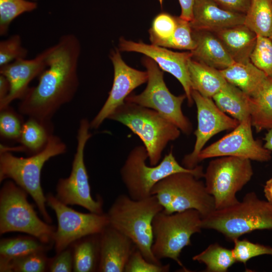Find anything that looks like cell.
<instances>
[{"label": "cell", "instance_id": "cell-1", "mask_svg": "<svg viewBox=\"0 0 272 272\" xmlns=\"http://www.w3.org/2000/svg\"><path fill=\"white\" fill-rule=\"evenodd\" d=\"M80 53L79 39L71 33L62 35L49 47L47 67L39 76L37 85L29 87L20 99L18 112L28 117L51 121L57 111L73 99L78 89Z\"/></svg>", "mask_w": 272, "mask_h": 272}, {"label": "cell", "instance_id": "cell-2", "mask_svg": "<svg viewBox=\"0 0 272 272\" xmlns=\"http://www.w3.org/2000/svg\"><path fill=\"white\" fill-rule=\"evenodd\" d=\"M163 210L155 195L135 200L120 194L106 214L110 226L129 238L147 260L160 264L161 261L152 251V223L155 216Z\"/></svg>", "mask_w": 272, "mask_h": 272}, {"label": "cell", "instance_id": "cell-3", "mask_svg": "<svg viewBox=\"0 0 272 272\" xmlns=\"http://www.w3.org/2000/svg\"><path fill=\"white\" fill-rule=\"evenodd\" d=\"M66 149L65 143L52 134L43 150L26 158L16 157L9 151H0V182L11 179L26 191L49 224L52 219L46 210V197L41 187V170L48 160L65 153Z\"/></svg>", "mask_w": 272, "mask_h": 272}, {"label": "cell", "instance_id": "cell-4", "mask_svg": "<svg viewBox=\"0 0 272 272\" xmlns=\"http://www.w3.org/2000/svg\"><path fill=\"white\" fill-rule=\"evenodd\" d=\"M129 128L146 148L151 166L159 164L167 145L177 139L181 130L157 111L124 102L108 117Z\"/></svg>", "mask_w": 272, "mask_h": 272}, {"label": "cell", "instance_id": "cell-5", "mask_svg": "<svg viewBox=\"0 0 272 272\" xmlns=\"http://www.w3.org/2000/svg\"><path fill=\"white\" fill-rule=\"evenodd\" d=\"M202 228L216 230L233 242L253 231L272 230V203L248 192L241 201L202 218Z\"/></svg>", "mask_w": 272, "mask_h": 272}, {"label": "cell", "instance_id": "cell-6", "mask_svg": "<svg viewBox=\"0 0 272 272\" xmlns=\"http://www.w3.org/2000/svg\"><path fill=\"white\" fill-rule=\"evenodd\" d=\"M148 158L145 146H136L129 152L120 169L121 178L128 195L133 199H142L151 196V190L157 183L175 173L186 172L199 179L203 177L201 166L189 169L181 165L175 159L172 149L155 166L147 165Z\"/></svg>", "mask_w": 272, "mask_h": 272}, {"label": "cell", "instance_id": "cell-7", "mask_svg": "<svg viewBox=\"0 0 272 272\" xmlns=\"http://www.w3.org/2000/svg\"><path fill=\"white\" fill-rule=\"evenodd\" d=\"M27 195L13 181L5 182L0 191V234L22 232L52 245L56 228L39 218Z\"/></svg>", "mask_w": 272, "mask_h": 272}, {"label": "cell", "instance_id": "cell-8", "mask_svg": "<svg viewBox=\"0 0 272 272\" xmlns=\"http://www.w3.org/2000/svg\"><path fill=\"white\" fill-rule=\"evenodd\" d=\"M202 217L196 210L190 209L172 214L163 210L154 218L152 223L154 241L152 251L160 260L170 258L188 271L180 260L182 249L191 245L192 235L199 233Z\"/></svg>", "mask_w": 272, "mask_h": 272}, {"label": "cell", "instance_id": "cell-9", "mask_svg": "<svg viewBox=\"0 0 272 272\" xmlns=\"http://www.w3.org/2000/svg\"><path fill=\"white\" fill-rule=\"evenodd\" d=\"M151 193L156 195L167 214L193 209L203 218L216 210L214 197L205 182L190 173H175L163 178L154 185Z\"/></svg>", "mask_w": 272, "mask_h": 272}, {"label": "cell", "instance_id": "cell-10", "mask_svg": "<svg viewBox=\"0 0 272 272\" xmlns=\"http://www.w3.org/2000/svg\"><path fill=\"white\" fill-rule=\"evenodd\" d=\"M143 63L148 75L146 89L140 94H130L125 102L135 103L152 109L176 125L186 134L192 129V124L182 111L181 106L186 95L172 94L164 80L163 72L151 58L146 56Z\"/></svg>", "mask_w": 272, "mask_h": 272}, {"label": "cell", "instance_id": "cell-11", "mask_svg": "<svg viewBox=\"0 0 272 272\" xmlns=\"http://www.w3.org/2000/svg\"><path fill=\"white\" fill-rule=\"evenodd\" d=\"M253 174L249 159L224 156L211 161L203 177L206 189L214 197L216 210L238 203L236 193L250 180Z\"/></svg>", "mask_w": 272, "mask_h": 272}, {"label": "cell", "instance_id": "cell-12", "mask_svg": "<svg viewBox=\"0 0 272 272\" xmlns=\"http://www.w3.org/2000/svg\"><path fill=\"white\" fill-rule=\"evenodd\" d=\"M90 122L86 118L81 120L77 133V146L69 176L60 178L56 188V197L68 205L82 207L89 212L103 213V201L99 196L94 199L91 195L89 176L84 161V150L88 140Z\"/></svg>", "mask_w": 272, "mask_h": 272}, {"label": "cell", "instance_id": "cell-13", "mask_svg": "<svg viewBox=\"0 0 272 272\" xmlns=\"http://www.w3.org/2000/svg\"><path fill=\"white\" fill-rule=\"evenodd\" d=\"M46 197V205L54 211L57 220L53 237L56 253L84 237L101 233L109 224L106 213H81L62 203L52 194Z\"/></svg>", "mask_w": 272, "mask_h": 272}, {"label": "cell", "instance_id": "cell-14", "mask_svg": "<svg viewBox=\"0 0 272 272\" xmlns=\"http://www.w3.org/2000/svg\"><path fill=\"white\" fill-rule=\"evenodd\" d=\"M250 116L240 122L230 133L203 148L198 156L203 160L224 156H233L258 162L271 159V151L266 149L253 136Z\"/></svg>", "mask_w": 272, "mask_h": 272}, {"label": "cell", "instance_id": "cell-15", "mask_svg": "<svg viewBox=\"0 0 272 272\" xmlns=\"http://www.w3.org/2000/svg\"><path fill=\"white\" fill-rule=\"evenodd\" d=\"M191 96L197 109V127L194 131L196 140L193 150L182 160L183 166L189 169L198 165V155L212 137L221 131L233 129L240 123L221 110L212 98L193 90Z\"/></svg>", "mask_w": 272, "mask_h": 272}, {"label": "cell", "instance_id": "cell-16", "mask_svg": "<svg viewBox=\"0 0 272 272\" xmlns=\"http://www.w3.org/2000/svg\"><path fill=\"white\" fill-rule=\"evenodd\" d=\"M110 58L114 69L112 86L104 105L90 122L91 129L98 128L124 103L134 89L147 82L148 79L147 71H139L128 65L122 59L118 49L111 51Z\"/></svg>", "mask_w": 272, "mask_h": 272}, {"label": "cell", "instance_id": "cell-17", "mask_svg": "<svg viewBox=\"0 0 272 272\" xmlns=\"http://www.w3.org/2000/svg\"><path fill=\"white\" fill-rule=\"evenodd\" d=\"M119 50L142 53L152 59L163 71L173 75L182 85L188 104L194 103L188 71V62L192 57L190 51L183 52L170 50L167 48L143 42L119 39Z\"/></svg>", "mask_w": 272, "mask_h": 272}, {"label": "cell", "instance_id": "cell-18", "mask_svg": "<svg viewBox=\"0 0 272 272\" xmlns=\"http://www.w3.org/2000/svg\"><path fill=\"white\" fill-rule=\"evenodd\" d=\"M49 47L34 58H21L0 67V74L8 80L10 90L8 96L0 102V110L10 105L16 99H21L28 89L29 84L47 67Z\"/></svg>", "mask_w": 272, "mask_h": 272}, {"label": "cell", "instance_id": "cell-19", "mask_svg": "<svg viewBox=\"0 0 272 272\" xmlns=\"http://www.w3.org/2000/svg\"><path fill=\"white\" fill-rule=\"evenodd\" d=\"M99 244L98 271L124 272L130 256L137 248L133 242L109 225L99 234Z\"/></svg>", "mask_w": 272, "mask_h": 272}, {"label": "cell", "instance_id": "cell-20", "mask_svg": "<svg viewBox=\"0 0 272 272\" xmlns=\"http://www.w3.org/2000/svg\"><path fill=\"white\" fill-rule=\"evenodd\" d=\"M245 18V14L223 9L212 0H196L189 22L193 30L215 32L244 24Z\"/></svg>", "mask_w": 272, "mask_h": 272}, {"label": "cell", "instance_id": "cell-21", "mask_svg": "<svg viewBox=\"0 0 272 272\" xmlns=\"http://www.w3.org/2000/svg\"><path fill=\"white\" fill-rule=\"evenodd\" d=\"M192 35L195 46L190 52L193 59L219 70L235 62L214 33L192 29Z\"/></svg>", "mask_w": 272, "mask_h": 272}, {"label": "cell", "instance_id": "cell-22", "mask_svg": "<svg viewBox=\"0 0 272 272\" xmlns=\"http://www.w3.org/2000/svg\"><path fill=\"white\" fill-rule=\"evenodd\" d=\"M235 62L250 61L257 35L244 24L213 32Z\"/></svg>", "mask_w": 272, "mask_h": 272}, {"label": "cell", "instance_id": "cell-23", "mask_svg": "<svg viewBox=\"0 0 272 272\" xmlns=\"http://www.w3.org/2000/svg\"><path fill=\"white\" fill-rule=\"evenodd\" d=\"M53 129L51 121H42L29 117L24 123L18 141L21 146L10 148L1 145L0 151L26 152L31 155L38 153L46 147L53 134Z\"/></svg>", "mask_w": 272, "mask_h": 272}, {"label": "cell", "instance_id": "cell-24", "mask_svg": "<svg viewBox=\"0 0 272 272\" xmlns=\"http://www.w3.org/2000/svg\"><path fill=\"white\" fill-rule=\"evenodd\" d=\"M188 71L192 90L206 97L212 98L228 83L220 70L192 57L188 62Z\"/></svg>", "mask_w": 272, "mask_h": 272}, {"label": "cell", "instance_id": "cell-25", "mask_svg": "<svg viewBox=\"0 0 272 272\" xmlns=\"http://www.w3.org/2000/svg\"><path fill=\"white\" fill-rule=\"evenodd\" d=\"M220 71L228 83L238 87L249 97L256 93L267 77L251 61L234 62Z\"/></svg>", "mask_w": 272, "mask_h": 272}, {"label": "cell", "instance_id": "cell-26", "mask_svg": "<svg viewBox=\"0 0 272 272\" xmlns=\"http://www.w3.org/2000/svg\"><path fill=\"white\" fill-rule=\"evenodd\" d=\"M250 115L257 132L272 128V77H267L258 90L249 97Z\"/></svg>", "mask_w": 272, "mask_h": 272}, {"label": "cell", "instance_id": "cell-27", "mask_svg": "<svg viewBox=\"0 0 272 272\" xmlns=\"http://www.w3.org/2000/svg\"><path fill=\"white\" fill-rule=\"evenodd\" d=\"M212 99L218 108L239 122L250 116L249 96L227 83Z\"/></svg>", "mask_w": 272, "mask_h": 272}, {"label": "cell", "instance_id": "cell-28", "mask_svg": "<svg viewBox=\"0 0 272 272\" xmlns=\"http://www.w3.org/2000/svg\"><path fill=\"white\" fill-rule=\"evenodd\" d=\"M73 271H98L99 257V234L84 237L73 243Z\"/></svg>", "mask_w": 272, "mask_h": 272}, {"label": "cell", "instance_id": "cell-29", "mask_svg": "<svg viewBox=\"0 0 272 272\" xmlns=\"http://www.w3.org/2000/svg\"><path fill=\"white\" fill-rule=\"evenodd\" d=\"M52 245L29 236L3 238L0 241V267L12 259L37 251H46Z\"/></svg>", "mask_w": 272, "mask_h": 272}, {"label": "cell", "instance_id": "cell-30", "mask_svg": "<svg viewBox=\"0 0 272 272\" xmlns=\"http://www.w3.org/2000/svg\"><path fill=\"white\" fill-rule=\"evenodd\" d=\"M244 24L257 35L272 37V0H251Z\"/></svg>", "mask_w": 272, "mask_h": 272}, {"label": "cell", "instance_id": "cell-31", "mask_svg": "<svg viewBox=\"0 0 272 272\" xmlns=\"http://www.w3.org/2000/svg\"><path fill=\"white\" fill-rule=\"evenodd\" d=\"M192 260L203 263L208 272H226L236 262L232 249L218 243L209 245L204 250L192 257Z\"/></svg>", "mask_w": 272, "mask_h": 272}, {"label": "cell", "instance_id": "cell-32", "mask_svg": "<svg viewBox=\"0 0 272 272\" xmlns=\"http://www.w3.org/2000/svg\"><path fill=\"white\" fill-rule=\"evenodd\" d=\"M46 251H37L12 259L0 267L1 272H44L48 271L50 258Z\"/></svg>", "mask_w": 272, "mask_h": 272}, {"label": "cell", "instance_id": "cell-33", "mask_svg": "<svg viewBox=\"0 0 272 272\" xmlns=\"http://www.w3.org/2000/svg\"><path fill=\"white\" fill-rule=\"evenodd\" d=\"M37 8L34 1L27 0H0V35L7 34L13 21L20 15Z\"/></svg>", "mask_w": 272, "mask_h": 272}, {"label": "cell", "instance_id": "cell-34", "mask_svg": "<svg viewBox=\"0 0 272 272\" xmlns=\"http://www.w3.org/2000/svg\"><path fill=\"white\" fill-rule=\"evenodd\" d=\"M176 25V16L166 13L158 14L154 19L149 30L151 43L164 47L173 35Z\"/></svg>", "mask_w": 272, "mask_h": 272}, {"label": "cell", "instance_id": "cell-35", "mask_svg": "<svg viewBox=\"0 0 272 272\" xmlns=\"http://www.w3.org/2000/svg\"><path fill=\"white\" fill-rule=\"evenodd\" d=\"M0 111L1 137L18 141L25 122L23 115L16 112L10 105Z\"/></svg>", "mask_w": 272, "mask_h": 272}, {"label": "cell", "instance_id": "cell-36", "mask_svg": "<svg viewBox=\"0 0 272 272\" xmlns=\"http://www.w3.org/2000/svg\"><path fill=\"white\" fill-rule=\"evenodd\" d=\"M250 60L267 77H272V41L270 38L257 35Z\"/></svg>", "mask_w": 272, "mask_h": 272}, {"label": "cell", "instance_id": "cell-37", "mask_svg": "<svg viewBox=\"0 0 272 272\" xmlns=\"http://www.w3.org/2000/svg\"><path fill=\"white\" fill-rule=\"evenodd\" d=\"M176 23L173 35L164 47L192 51L195 48V43L189 21L179 16L176 17Z\"/></svg>", "mask_w": 272, "mask_h": 272}, {"label": "cell", "instance_id": "cell-38", "mask_svg": "<svg viewBox=\"0 0 272 272\" xmlns=\"http://www.w3.org/2000/svg\"><path fill=\"white\" fill-rule=\"evenodd\" d=\"M233 253L236 262L246 264L251 258L262 255L272 256V247L259 243H254L246 239L235 240Z\"/></svg>", "mask_w": 272, "mask_h": 272}, {"label": "cell", "instance_id": "cell-39", "mask_svg": "<svg viewBox=\"0 0 272 272\" xmlns=\"http://www.w3.org/2000/svg\"><path fill=\"white\" fill-rule=\"evenodd\" d=\"M27 49L23 46L20 36L14 34L0 42V67L14 60L26 58Z\"/></svg>", "mask_w": 272, "mask_h": 272}, {"label": "cell", "instance_id": "cell-40", "mask_svg": "<svg viewBox=\"0 0 272 272\" xmlns=\"http://www.w3.org/2000/svg\"><path fill=\"white\" fill-rule=\"evenodd\" d=\"M170 265L156 264L147 260L136 248L131 254L124 272H167Z\"/></svg>", "mask_w": 272, "mask_h": 272}, {"label": "cell", "instance_id": "cell-41", "mask_svg": "<svg viewBox=\"0 0 272 272\" xmlns=\"http://www.w3.org/2000/svg\"><path fill=\"white\" fill-rule=\"evenodd\" d=\"M74 257L70 246L50 258L48 271L50 272H71L73 271Z\"/></svg>", "mask_w": 272, "mask_h": 272}, {"label": "cell", "instance_id": "cell-42", "mask_svg": "<svg viewBox=\"0 0 272 272\" xmlns=\"http://www.w3.org/2000/svg\"><path fill=\"white\" fill-rule=\"evenodd\" d=\"M220 7L233 12L246 14L251 0H212Z\"/></svg>", "mask_w": 272, "mask_h": 272}, {"label": "cell", "instance_id": "cell-43", "mask_svg": "<svg viewBox=\"0 0 272 272\" xmlns=\"http://www.w3.org/2000/svg\"><path fill=\"white\" fill-rule=\"evenodd\" d=\"M181 7L180 17L188 21H190L192 16L193 7L196 0H178Z\"/></svg>", "mask_w": 272, "mask_h": 272}, {"label": "cell", "instance_id": "cell-44", "mask_svg": "<svg viewBox=\"0 0 272 272\" xmlns=\"http://www.w3.org/2000/svg\"><path fill=\"white\" fill-rule=\"evenodd\" d=\"M10 85L8 80L4 75L0 74V102L9 94Z\"/></svg>", "mask_w": 272, "mask_h": 272}, {"label": "cell", "instance_id": "cell-45", "mask_svg": "<svg viewBox=\"0 0 272 272\" xmlns=\"http://www.w3.org/2000/svg\"><path fill=\"white\" fill-rule=\"evenodd\" d=\"M264 193L266 200L272 203V178L266 182L264 186Z\"/></svg>", "mask_w": 272, "mask_h": 272}, {"label": "cell", "instance_id": "cell-46", "mask_svg": "<svg viewBox=\"0 0 272 272\" xmlns=\"http://www.w3.org/2000/svg\"><path fill=\"white\" fill-rule=\"evenodd\" d=\"M265 143L264 147L270 151H272V128L268 129L264 137Z\"/></svg>", "mask_w": 272, "mask_h": 272}, {"label": "cell", "instance_id": "cell-47", "mask_svg": "<svg viewBox=\"0 0 272 272\" xmlns=\"http://www.w3.org/2000/svg\"><path fill=\"white\" fill-rule=\"evenodd\" d=\"M32 1H37V0H31Z\"/></svg>", "mask_w": 272, "mask_h": 272}, {"label": "cell", "instance_id": "cell-48", "mask_svg": "<svg viewBox=\"0 0 272 272\" xmlns=\"http://www.w3.org/2000/svg\"><path fill=\"white\" fill-rule=\"evenodd\" d=\"M270 39H271V41H272V37L270 38Z\"/></svg>", "mask_w": 272, "mask_h": 272}]
</instances>
